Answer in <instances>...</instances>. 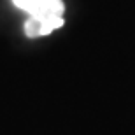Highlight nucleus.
Here are the masks:
<instances>
[{"instance_id": "f257e3e1", "label": "nucleus", "mask_w": 135, "mask_h": 135, "mask_svg": "<svg viewBox=\"0 0 135 135\" xmlns=\"http://www.w3.org/2000/svg\"><path fill=\"white\" fill-rule=\"evenodd\" d=\"M63 9L65 5L61 0H44L30 11V20L25 23V33L28 37H40L63 26Z\"/></svg>"}, {"instance_id": "f03ea898", "label": "nucleus", "mask_w": 135, "mask_h": 135, "mask_svg": "<svg viewBox=\"0 0 135 135\" xmlns=\"http://www.w3.org/2000/svg\"><path fill=\"white\" fill-rule=\"evenodd\" d=\"M44 0H14V4L20 7V9L26 11V12H30V11H33L35 7L39 4H42Z\"/></svg>"}]
</instances>
